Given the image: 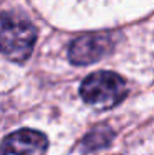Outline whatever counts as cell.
<instances>
[{"label":"cell","instance_id":"6da1fadb","mask_svg":"<svg viewBox=\"0 0 154 155\" xmlns=\"http://www.w3.org/2000/svg\"><path fill=\"white\" fill-rule=\"evenodd\" d=\"M36 41L35 27L25 18L0 13V53L10 61L23 63L30 58Z\"/></svg>","mask_w":154,"mask_h":155},{"label":"cell","instance_id":"7a4b0ae2","mask_svg":"<svg viewBox=\"0 0 154 155\" xmlns=\"http://www.w3.org/2000/svg\"><path fill=\"white\" fill-rule=\"evenodd\" d=\"M128 87L124 79L113 71L93 73L81 83L80 94L86 104L96 109H109L126 97Z\"/></svg>","mask_w":154,"mask_h":155},{"label":"cell","instance_id":"3957f363","mask_svg":"<svg viewBox=\"0 0 154 155\" xmlns=\"http://www.w3.org/2000/svg\"><path fill=\"white\" fill-rule=\"evenodd\" d=\"M113 48V41L108 35L90 33L81 35L70 45V61L73 64H91L100 61Z\"/></svg>","mask_w":154,"mask_h":155},{"label":"cell","instance_id":"277c9868","mask_svg":"<svg viewBox=\"0 0 154 155\" xmlns=\"http://www.w3.org/2000/svg\"><path fill=\"white\" fill-rule=\"evenodd\" d=\"M48 139L32 129H20L9 134L0 143V155H45Z\"/></svg>","mask_w":154,"mask_h":155},{"label":"cell","instance_id":"5b68a950","mask_svg":"<svg viewBox=\"0 0 154 155\" xmlns=\"http://www.w3.org/2000/svg\"><path fill=\"white\" fill-rule=\"evenodd\" d=\"M113 130L106 125H98L94 127L90 134L83 139V149L91 152V150H98L101 147H106L113 139Z\"/></svg>","mask_w":154,"mask_h":155}]
</instances>
